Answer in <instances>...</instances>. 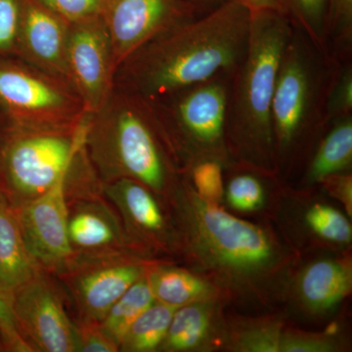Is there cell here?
<instances>
[{"label": "cell", "mask_w": 352, "mask_h": 352, "mask_svg": "<svg viewBox=\"0 0 352 352\" xmlns=\"http://www.w3.org/2000/svg\"><path fill=\"white\" fill-rule=\"evenodd\" d=\"M69 23L80 22L100 16L103 0H38Z\"/></svg>", "instance_id": "33"}, {"label": "cell", "mask_w": 352, "mask_h": 352, "mask_svg": "<svg viewBox=\"0 0 352 352\" xmlns=\"http://www.w3.org/2000/svg\"><path fill=\"white\" fill-rule=\"evenodd\" d=\"M252 11L230 0L157 34L118 67L115 87L154 100L234 73L249 43Z\"/></svg>", "instance_id": "1"}, {"label": "cell", "mask_w": 352, "mask_h": 352, "mask_svg": "<svg viewBox=\"0 0 352 352\" xmlns=\"http://www.w3.org/2000/svg\"><path fill=\"white\" fill-rule=\"evenodd\" d=\"M176 308L153 303L131 324L122 338L120 351L152 352L163 344Z\"/></svg>", "instance_id": "22"}, {"label": "cell", "mask_w": 352, "mask_h": 352, "mask_svg": "<svg viewBox=\"0 0 352 352\" xmlns=\"http://www.w3.org/2000/svg\"><path fill=\"white\" fill-rule=\"evenodd\" d=\"M2 190H1V185H0V192H1Z\"/></svg>", "instance_id": "40"}, {"label": "cell", "mask_w": 352, "mask_h": 352, "mask_svg": "<svg viewBox=\"0 0 352 352\" xmlns=\"http://www.w3.org/2000/svg\"><path fill=\"white\" fill-rule=\"evenodd\" d=\"M327 39L333 56L352 59V0H329Z\"/></svg>", "instance_id": "25"}, {"label": "cell", "mask_w": 352, "mask_h": 352, "mask_svg": "<svg viewBox=\"0 0 352 352\" xmlns=\"http://www.w3.org/2000/svg\"><path fill=\"white\" fill-rule=\"evenodd\" d=\"M102 192L119 214L127 237L141 254L150 250L170 249L173 233L154 192L127 178L104 183Z\"/></svg>", "instance_id": "15"}, {"label": "cell", "mask_w": 352, "mask_h": 352, "mask_svg": "<svg viewBox=\"0 0 352 352\" xmlns=\"http://www.w3.org/2000/svg\"><path fill=\"white\" fill-rule=\"evenodd\" d=\"M76 325L78 352H117L119 346L104 333L98 322L80 319Z\"/></svg>", "instance_id": "34"}, {"label": "cell", "mask_w": 352, "mask_h": 352, "mask_svg": "<svg viewBox=\"0 0 352 352\" xmlns=\"http://www.w3.org/2000/svg\"><path fill=\"white\" fill-rule=\"evenodd\" d=\"M155 302L156 300L146 273L113 303L100 326L104 333L118 344L119 351L120 342L131 324Z\"/></svg>", "instance_id": "23"}, {"label": "cell", "mask_w": 352, "mask_h": 352, "mask_svg": "<svg viewBox=\"0 0 352 352\" xmlns=\"http://www.w3.org/2000/svg\"><path fill=\"white\" fill-rule=\"evenodd\" d=\"M67 78L87 113L105 103L117 71L112 43L100 16L69 25Z\"/></svg>", "instance_id": "11"}, {"label": "cell", "mask_w": 352, "mask_h": 352, "mask_svg": "<svg viewBox=\"0 0 352 352\" xmlns=\"http://www.w3.org/2000/svg\"><path fill=\"white\" fill-rule=\"evenodd\" d=\"M189 183L197 195L210 203L217 204L223 198V163L214 159H203L187 164Z\"/></svg>", "instance_id": "27"}, {"label": "cell", "mask_w": 352, "mask_h": 352, "mask_svg": "<svg viewBox=\"0 0 352 352\" xmlns=\"http://www.w3.org/2000/svg\"><path fill=\"white\" fill-rule=\"evenodd\" d=\"M68 175L43 195L16 208L32 258L41 270L55 276L63 272L74 258L68 235Z\"/></svg>", "instance_id": "13"}, {"label": "cell", "mask_w": 352, "mask_h": 352, "mask_svg": "<svg viewBox=\"0 0 352 352\" xmlns=\"http://www.w3.org/2000/svg\"><path fill=\"white\" fill-rule=\"evenodd\" d=\"M331 195L339 199L346 208L349 217L352 208V176L351 173H340L326 176L320 182Z\"/></svg>", "instance_id": "36"}, {"label": "cell", "mask_w": 352, "mask_h": 352, "mask_svg": "<svg viewBox=\"0 0 352 352\" xmlns=\"http://www.w3.org/2000/svg\"><path fill=\"white\" fill-rule=\"evenodd\" d=\"M41 270L16 289L12 307L21 336L32 352H78L76 325L56 285Z\"/></svg>", "instance_id": "10"}, {"label": "cell", "mask_w": 352, "mask_h": 352, "mask_svg": "<svg viewBox=\"0 0 352 352\" xmlns=\"http://www.w3.org/2000/svg\"><path fill=\"white\" fill-rule=\"evenodd\" d=\"M182 1L191 8L197 16H201L230 0H182Z\"/></svg>", "instance_id": "37"}, {"label": "cell", "mask_w": 352, "mask_h": 352, "mask_svg": "<svg viewBox=\"0 0 352 352\" xmlns=\"http://www.w3.org/2000/svg\"><path fill=\"white\" fill-rule=\"evenodd\" d=\"M231 207L241 212H254L261 207L264 190L261 180L251 173H242L231 178L226 192Z\"/></svg>", "instance_id": "28"}, {"label": "cell", "mask_w": 352, "mask_h": 352, "mask_svg": "<svg viewBox=\"0 0 352 352\" xmlns=\"http://www.w3.org/2000/svg\"><path fill=\"white\" fill-rule=\"evenodd\" d=\"M342 61L294 27L282 54L272 102L275 162L330 126L328 99Z\"/></svg>", "instance_id": "4"}, {"label": "cell", "mask_w": 352, "mask_h": 352, "mask_svg": "<svg viewBox=\"0 0 352 352\" xmlns=\"http://www.w3.org/2000/svg\"><path fill=\"white\" fill-rule=\"evenodd\" d=\"M352 164V115L333 120L308 164L307 178L319 183L326 176L346 173Z\"/></svg>", "instance_id": "21"}, {"label": "cell", "mask_w": 352, "mask_h": 352, "mask_svg": "<svg viewBox=\"0 0 352 352\" xmlns=\"http://www.w3.org/2000/svg\"><path fill=\"white\" fill-rule=\"evenodd\" d=\"M239 1L251 11L263 10V9H275L280 11L276 0H239Z\"/></svg>", "instance_id": "38"}, {"label": "cell", "mask_w": 352, "mask_h": 352, "mask_svg": "<svg viewBox=\"0 0 352 352\" xmlns=\"http://www.w3.org/2000/svg\"><path fill=\"white\" fill-rule=\"evenodd\" d=\"M100 17L118 69L157 34L198 16L182 0H103Z\"/></svg>", "instance_id": "12"}, {"label": "cell", "mask_w": 352, "mask_h": 352, "mask_svg": "<svg viewBox=\"0 0 352 352\" xmlns=\"http://www.w3.org/2000/svg\"><path fill=\"white\" fill-rule=\"evenodd\" d=\"M280 11L294 27L311 39L320 50L330 53L327 39L329 0H276Z\"/></svg>", "instance_id": "24"}, {"label": "cell", "mask_w": 352, "mask_h": 352, "mask_svg": "<svg viewBox=\"0 0 352 352\" xmlns=\"http://www.w3.org/2000/svg\"><path fill=\"white\" fill-rule=\"evenodd\" d=\"M307 226L318 237L338 244H349L352 238L351 222L330 206L315 204L305 214Z\"/></svg>", "instance_id": "26"}, {"label": "cell", "mask_w": 352, "mask_h": 352, "mask_svg": "<svg viewBox=\"0 0 352 352\" xmlns=\"http://www.w3.org/2000/svg\"><path fill=\"white\" fill-rule=\"evenodd\" d=\"M24 0H0V56L17 57Z\"/></svg>", "instance_id": "29"}, {"label": "cell", "mask_w": 352, "mask_h": 352, "mask_svg": "<svg viewBox=\"0 0 352 352\" xmlns=\"http://www.w3.org/2000/svg\"><path fill=\"white\" fill-rule=\"evenodd\" d=\"M208 302L176 308L160 351H192L207 346L214 330V310Z\"/></svg>", "instance_id": "20"}, {"label": "cell", "mask_w": 352, "mask_h": 352, "mask_svg": "<svg viewBox=\"0 0 352 352\" xmlns=\"http://www.w3.org/2000/svg\"><path fill=\"white\" fill-rule=\"evenodd\" d=\"M69 25L38 0H24L17 58L68 82L66 50Z\"/></svg>", "instance_id": "16"}, {"label": "cell", "mask_w": 352, "mask_h": 352, "mask_svg": "<svg viewBox=\"0 0 352 352\" xmlns=\"http://www.w3.org/2000/svg\"><path fill=\"white\" fill-rule=\"evenodd\" d=\"M0 351H6L3 344H2L1 339H0Z\"/></svg>", "instance_id": "39"}, {"label": "cell", "mask_w": 352, "mask_h": 352, "mask_svg": "<svg viewBox=\"0 0 352 352\" xmlns=\"http://www.w3.org/2000/svg\"><path fill=\"white\" fill-rule=\"evenodd\" d=\"M170 196L190 251L208 267L243 280L263 275L278 263L270 234L203 200L186 180H179Z\"/></svg>", "instance_id": "5"}, {"label": "cell", "mask_w": 352, "mask_h": 352, "mask_svg": "<svg viewBox=\"0 0 352 352\" xmlns=\"http://www.w3.org/2000/svg\"><path fill=\"white\" fill-rule=\"evenodd\" d=\"M85 148L103 184L127 178L168 196L179 182L175 157L147 102L116 88L87 113Z\"/></svg>", "instance_id": "3"}, {"label": "cell", "mask_w": 352, "mask_h": 352, "mask_svg": "<svg viewBox=\"0 0 352 352\" xmlns=\"http://www.w3.org/2000/svg\"><path fill=\"white\" fill-rule=\"evenodd\" d=\"M41 270L25 245L17 210L0 192V282L13 295Z\"/></svg>", "instance_id": "17"}, {"label": "cell", "mask_w": 352, "mask_h": 352, "mask_svg": "<svg viewBox=\"0 0 352 352\" xmlns=\"http://www.w3.org/2000/svg\"><path fill=\"white\" fill-rule=\"evenodd\" d=\"M87 113L66 80L19 58L0 56V135L72 129Z\"/></svg>", "instance_id": "8"}, {"label": "cell", "mask_w": 352, "mask_h": 352, "mask_svg": "<svg viewBox=\"0 0 352 352\" xmlns=\"http://www.w3.org/2000/svg\"><path fill=\"white\" fill-rule=\"evenodd\" d=\"M233 73H223L154 100L151 108L176 164L226 161V109ZM144 100V99H143Z\"/></svg>", "instance_id": "6"}, {"label": "cell", "mask_w": 352, "mask_h": 352, "mask_svg": "<svg viewBox=\"0 0 352 352\" xmlns=\"http://www.w3.org/2000/svg\"><path fill=\"white\" fill-rule=\"evenodd\" d=\"M282 337L281 328L277 324L263 325L243 333L237 347L240 351L280 352Z\"/></svg>", "instance_id": "32"}, {"label": "cell", "mask_w": 352, "mask_h": 352, "mask_svg": "<svg viewBox=\"0 0 352 352\" xmlns=\"http://www.w3.org/2000/svg\"><path fill=\"white\" fill-rule=\"evenodd\" d=\"M0 339L6 351L32 352L23 339L16 323L12 295L0 282Z\"/></svg>", "instance_id": "31"}, {"label": "cell", "mask_w": 352, "mask_h": 352, "mask_svg": "<svg viewBox=\"0 0 352 352\" xmlns=\"http://www.w3.org/2000/svg\"><path fill=\"white\" fill-rule=\"evenodd\" d=\"M352 288L349 264L322 259L309 264L298 281L302 302L315 312H325L342 302Z\"/></svg>", "instance_id": "18"}, {"label": "cell", "mask_w": 352, "mask_h": 352, "mask_svg": "<svg viewBox=\"0 0 352 352\" xmlns=\"http://www.w3.org/2000/svg\"><path fill=\"white\" fill-rule=\"evenodd\" d=\"M150 266L134 254L75 256L56 277L73 298L80 319L100 323L113 303L144 276Z\"/></svg>", "instance_id": "9"}, {"label": "cell", "mask_w": 352, "mask_h": 352, "mask_svg": "<svg viewBox=\"0 0 352 352\" xmlns=\"http://www.w3.org/2000/svg\"><path fill=\"white\" fill-rule=\"evenodd\" d=\"M147 279L156 302L173 308L210 300L214 296L212 285L180 268L151 265Z\"/></svg>", "instance_id": "19"}, {"label": "cell", "mask_w": 352, "mask_h": 352, "mask_svg": "<svg viewBox=\"0 0 352 352\" xmlns=\"http://www.w3.org/2000/svg\"><path fill=\"white\" fill-rule=\"evenodd\" d=\"M67 203L68 235L74 258L120 254L140 256L103 192L72 199Z\"/></svg>", "instance_id": "14"}, {"label": "cell", "mask_w": 352, "mask_h": 352, "mask_svg": "<svg viewBox=\"0 0 352 352\" xmlns=\"http://www.w3.org/2000/svg\"><path fill=\"white\" fill-rule=\"evenodd\" d=\"M335 342L325 336L283 335L280 352H330L335 351Z\"/></svg>", "instance_id": "35"}, {"label": "cell", "mask_w": 352, "mask_h": 352, "mask_svg": "<svg viewBox=\"0 0 352 352\" xmlns=\"http://www.w3.org/2000/svg\"><path fill=\"white\" fill-rule=\"evenodd\" d=\"M329 122L352 115V61L342 62L328 99Z\"/></svg>", "instance_id": "30"}, {"label": "cell", "mask_w": 352, "mask_h": 352, "mask_svg": "<svg viewBox=\"0 0 352 352\" xmlns=\"http://www.w3.org/2000/svg\"><path fill=\"white\" fill-rule=\"evenodd\" d=\"M293 29L291 21L280 11H252L247 51L229 85L228 152L263 170H272L276 164L272 102L280 61Z\"/></svg>", "instance_id": "2"}, {"label": "cell", "mask_w": 352, "mask_h": 352, "mask_svg": "<svg viewBox=\"0 0 352 352\" xmlns=\"http://www.w3.org/2000/svg\"><path fill=\"white\" fill-rule=\"evenodd\" d=\"M87 113L78 126L0 135V185L16 208L66 177L85 149Z\"/></svg>", "instance_id": "7"}]
</instances>
